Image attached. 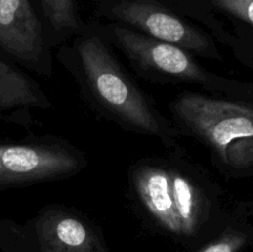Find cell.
Listing matches in <instances>:
<instances>
[{
	"label": "cell",
	"instance_id": "1",
	"mask_svg": "<svg viewBox=\"0 0 253 252\" xmlns=\"http://www.w3.org/2000/svg\"><path fill=\"white\" fill-rule=\"evenodd\" d=\"M59 58L81 85L86 100L121 127L175 145L180 131L157 109L147 94L115 58L99 31L83 30Z\"/></svg>",
	"mask_w": 253,
	"mask_h": 252
},
{
	"label": "cell",
	"instance_id": "2",
	"mask_svg": "<svg viewBox=\"0 0 253 252\" xmlns=\"http://www.w3.org/2000/svg\"><path fill=\"white\" fill-rule=\"evenodd\" d=\"M180 133L202 142L226 167L253 166V105L198 91H183L169 103Z\"/></svg>",
	"mask_w": 253,
	"mask_h": 252
},
{
	"label": "cell",
	"instance_id": "3",
	"mask_svg": "<svg viewBox=\"0 0 253 252\" xmlns=\"http://www.w3.org/2000/svg\"><path fill=\"white\" fill-rule=\"evenodd\" d=\"M109 44L120 49L133 68L145 78L163 83L198 84L208 90L215 85V76L190 52L143 35L120 24L100 30Z\"/></svg>",
	"mask_w": 253,
	"mask_h": 252
},
{
	"label": "cell",
	"instance_id": "4",
	"mask_svg": "<svg viewBox=\"0 0 253 252\" xmlns=\"http://www.w3.org/2000/svg\"><path fill=\"white\" fill-rule=\"evenodd\" d=\"M85 155L58 140L0 145V185L39 184L72 177L86 167Z\"/></svg>",
	"mask_w": 253,
	"mask_h": 252
},
{
	"label": "cell",
	"instance_id": "5",
	"mask_svg": "<svg viewBox=\"0 0 253 252\" xmlns=\"http://www.w3.org/2000/svg\"><path fill=\"white\" fill-rule=\"evenodd\" d=\"M109 15L120 25L175 44L195 57L219 58L216 44L209 34L152 0H121L110 7Z\"/></svg>",
	"mask_w": 253,
	"mask_h": 252
},
{
	"label": "cell",
	"instance_id": "6",
	"mask_svg": "<svg viewBox=\"0 0 253 252\" xmlns=\"http://www.w3.org/2000/svg\"><path fill=\"white\" fill-rule=\"evenodd\" d=\"M37 252H109L88 217L63 205H47L26 225H17Z\"/></svg>",
	"mask_w": 253,
	"mask_h": 252
},
{
	"label": "cell",
	"instance_id": "7",
	"mask_svg": "<svg viewBox=\"0 0 253 252\" xmlns=\"http://www.w3.org/2000/svg\"><path fill=\"white\" fill-rule=\"evenodd\" d=\"M0 49L39 76H52L51 42L30 0H0Z\"/></svg>",
	"mask_w": 253,
	"mask_h": 252
},
{
	"label": "cell",
	"instance_id": "8",
	"mask_svg": "<svg viewBox=\"0 0 253 252\" xmlns=\"http://www.w3.org/2000/svg\"><path fill=\"white\" fill-rule=\"evenodd\" d=\"M131 187L148 216L168 234L182 237L170 180V166L162 160H143L133 166Z\"/></svg>",
	"mask_w": 253,
	"mask_h": 252
},
{
	"label": "cell",
	"instance_id": "9",
	"mask_svg": "<svg viewBox=\"0 0 253 252\" xmlns=\"http://www.w3.org/2000/svg\"><path fill=\"white\" fill-rule=\"evenodd\" d=\"M169 166L182 237H192L197 235L200 227L207 222L211 204L200 183L195 179V175L190 174L183 166L174 163H169Z\"/></svg>",
	"mask_w": 253,
	"mask_h": 252
},
{
	"label": "cell",
	"instance_id": "10",
	"mask_svg": "<svg viewBox=\"0 0 253 252\" xmlns=\"http://www.w3.org/2000/svg\"><path fill=\"white\" fill-rule=\"evenodd\" d=\"M49 108L48 95L35 79L0 59V110Z\"/></svg>",
	"mask_w": 253,
	"mask_h": 252
},
{
	"label": "cell",
	"instance_id": "11",
	"mask_svg": "<svg viewBox=\"0 0 253 252\" xmlns=\"http://www.w3.org/2000/svg\"><path fill=\"white\" fill-rule=\"evenodd\" d=\"M44 19L51 30V44L56 47L64 40L83 31L73 0H41Z\"/></svg>",
	"mask_w": 253,
	"mask_h": 252
},
{
	"label": "cell",
	"instance_id": "12",
	"mask_svg": "<svg viewBox=\"0 0 253 252\" xmlns=\"http://www.w3.org/2000/svg\"><path fill=\"white\" fill-rule=\"evenodd\" d=\"M246 244V235L236 230L227 229L198 252H237Z\"/></svg>",
	"mask_w": 253,
	"mask_h": 252
},
{
	"label": "cell",
	"instance_id": "13",
	"mask_svg": "<svg viewBox=\"0 0 253 252\" xmlns=\"http://www.w3.org/2000/svg\"><path fill=\"white\" fill-rule=\"evenodd\" d=\"M212 5L253 26V0H212Z\"/></svg>",
	"mask_w": 253,
	"mask_h": 252
}]
</instances>
